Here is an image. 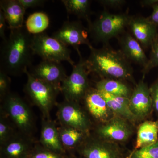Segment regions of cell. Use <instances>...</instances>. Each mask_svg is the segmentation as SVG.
<instances>
[{"label": "cell", "mask_w": 158, "mask_h": 158, "mask_svg": "<svg viewBox=\"0 0 158 158\" xmlns=\"http://www.w3.org/2000/svg\"><path fill=\"white\" fill-rule=\"evenodd\" d=\"M135 126L126 119L115 116L106 122L97 124L92 133L106 141L121 144L131 138Z\"/></svg>", "instance_id": "cell-10"}, {"label": "cell", "mask_w": 158, "mask_h": 158, "mask_svg": "<svg viewBox=\"0 0 158 158\" xmlns=\"http://www.w3.org/2000/svg\"><path fill=\"white\" fill-rule=\"evenodd\" d=\"M127 158H158V140L152 145L132 151Z\"/></svg>", "instance_id": "cell-28"}, {"label": "cell", "mask_w": 158, "mask_h": 158, "mask_svg": "<svg viewBox=\"0 0 158 158\" xmlns=\"http://www.w3.org/2000/svg\"><path fill=\"white\" fill-rule=\"evenodd\" d=\"M27 81L25 90L32 102L39 108L44 118L50 119V113L56 104L57 95L61 90L31 75L27 69Z\"/></svg>", "instance_id": "cell-5"}, {"label": "cell", "mask_w": 158, "mask_h": 158, "mask_svg": "<svg viewBox=\"0 0 158 158\" xmlns=\"http://www.w3.org/2000/svg\"><path fill=\"white\" fill-rule=\"evenodd\" d=\"M128 27L134 38L144 48L150 47L157 35V26L152 23L148 17H132Z\"/></svg>", "instance_id": "cell-16"}, {"label": "cell", "mask_w": 158, "mask_h": 158, "mask_svg": "<svg viewBox=\"0 0 158 158\" xmlns=\"http://www.w3.org/2000/svg\"><path fill=\"white\" fill-rule=\"evenodd\" d=\"M58 128L62 146L65 151L69 153L76 151L90 133L84 132L74 128L63 126Z\"/></svg>", "instance_id": "cell-22"}, {"label": "cell", "mask_w": 158, "mask_h": 158, "mask_svg": "<svg viewBox=\"0 0 158 158\" xmlns=\"http://www.w3.org/2000/svg\"><path fill=\"white\" fill-rule=\"evenodd\" d=\"M88 29L86 28L81 22L66 21L60 29L53 34L52 37L67 47H73L80 56H81L79 50L80 46L85 44L88 46L89 48L92 47L88 39Z\"/></svg>", "instance_id": "cell-11"}, {"label": "cell", "mask_w": 158, "mask_h": 158, "mask_svg": "<svg viewBox=\"0 0 158 158\" xmlns=\"http://www.w3.org/2000/svg\"><path fill=\"white\" fill-rule=\"evenodd\" d=\"M98 2L104 7L115 9L121 8L126 3L124 0H101Z\"/></svg>", "instance_id": "cell-32"}, {"label": "cell", "mask_w": 158, "mask_h": 158, "mask_svg": "<svg viewBox=\"0 0 158 158\" xmlns=\"http://www.w3.org/2000/svg\"><path fill=\"white\" fill-rule=\"evenodd\" d=\"M32 49L34 55L41 57L43 60L60 63L66 61L72 67L75 65L71 58V51L68 47L46 33L33 35Z\"/></svg>", "instance_id": "cell-6"}, {"label": "cell", "mask_w": 158, "mask_h": 158, "mask_svg": "<svg viewBox=\"0 0 158 158\" xmlns=\"http://www.w3.org/2000/svg\"><path fill=\"white\" fill-rule=\"evenodd\" d=\"M99 91L105 99L108 106L115 116L124 118L135 125L138 123V120L130 110L129 98Z\"/></svg>", "instance_id": "cell-21"}, {"label": "cell", "mask_w": 158, "mask_h": 158, "mask_svg": "<svg viewBox=\"0 0 158 158\" xmlns=\"http://www.w3.org/2000/svg\"><path fill=\"white\" fill-rule=\"evenodd\" d=\"M31 75L42 80L61 90L62 82L68 76L60 62L43 60L29 72Z\"/></svg>", "instance_id": "cell-15"}, {"label": "cell", "mask_w": 158, "mask_h": 158, "mask_svg": "<svg viewBox=\"0 0 158 158\" xmlns=\"http://www.w3.org/2000/svg\"><path fill=\"white\" fill-rule=\"evenodd\" d=\"M40 141L46 148L62 154H67L61 143L58 128L50 119H43Z\"/></svg>", "instance_id": "cell-18"}, {"label": "cell", "mask_w": 158, "mask_h": 158, "mask_svg": "<svg viewBox=\"0 0 158 158\" xmlns=\"http://www.w3.org/2000/svg\"><path fill=\"white\" fill-rule=\"evenodd\" d=\"M81 158H127L121 144L106 141L91 132L76 150Z\"/></svg>", "instance_id": "cell-8"}, {"label": "cell", "mask_w": 158, "mask_h": 158, "mask_svg": "<svg viewBox=\"0 0 158 158\" xmlns=\"http://www.w3.org/2000/svg\"><path fill=\"white\" fill-rule=\"evenodd\" d=\"M78 62L73 67L70 75L62 82L61 91L65 99L79 102L83 100L85 94L90 88L88 74L90 73L86 65V60L80 56Z\"/></svg>", "instance_id": "cell-7"}, {"label": "cell", "mask_w": 158, "mask_h": 158, "mask_svg": "<svg viewBox=\"0 0 158 158\" xmlns=\"http://www.w3.org/2000/svg\"><path fill=\"white\" fill-rule=\"evenodd\" d=\"M149 89L152 99L153 111L158 116V76L149 87Z\"/></svg>", "instance_id": "cell-31"}, {"label": "cell", "mask_w": 158, "mask_h": 158, "mask_svg": "<svg viewBox=\"0 0 158 158\" xmlns=\"http://www.w3.org/2000/svg\"><path fill=\"white\" fill-rule=\"evenodd\" d=\"M134 149L137 150L155 143L158 140V120H144L137 128Z\"/></svg>", "instance_id": "cell-20"}, {"label": "cell", "mask_w": 158, "mask_h": 158, "mask_svg": "<svg viewBox=\"0 0 158 158\" xmlns=\"http://www.w3.org/2000/svg\"><path fill=\"white\" fill-rule=\"evenodd\" d=\"M152 8V13L148 17V19L155 25L158 26V2L154 5Z\"/></svg>", "instance_id": "cell-35"}, {"label": "cell", "mask_w": 158, "mask_h": 158, "mask_svg": "<svg viewBox=\"0 0 158 158\" xmlns=\"http://www.w3.org/2000/svg\"><path fill=\"white\" fill-rule=\"evenodd\" d=\"M49 23L48 15L45 12L38 11L29 15L26 20L25 27L29 34L35 35L44 33Z\"/></svg>", "instance_id": "cell-24"}, {"label": "cell", "mask_w": 158, "mask_h": 158, "mask_svg": "<svg viewBox=\"0 0 158 158\" xmlns=\"http://www.w3.org/2000/svg\"><path fill=\"white\" fill-rule=\"evenodd\" d=\"M95 88L99 91L127 98L133 90L125 81L115 79H102L96 82Z\"/></svg>", "instance_id": "cell-23"}, {"label": "cell", "mask_w": 158, "mask_h": 158, "mask_svg": "<svg viewBox=\"0 0 158 158\" xmlns=\"http://www.w3.org/2000/svg\"><path fill=\"white\" fill-rule=\"evenodd\" d=\"M16 133L8 117L2 113L0 118V145L9 141Z\"/></svg>", "instance_id": "cell-26"}, {"label": "cell", "mask_w": 158, "mask_h": 158, "mask_svg": "<svg viewBox=\"0 0 158 158\" xmlns=\"http://www.w3.org/2000/svg\"><path fill=\"white\" fill-rule=\"evenodd\" d=\"M66 154L56 152L41 145H35L29 158H65Z\"/></svg>", "instance_id": "cell-29"}, {"label": "cell", "mask_w": 158, "mask_h": 158, "mask_svg": "<svg viewBox=\"0 0 158 158\" xmlns=\"http://www.w3.org/2000/svg\"><path fill=\"white\" fill-rule=\"evenodd\" d=\"M6 20L4 16L3 12L0 9V37L2 39L3 41L6 40L7 38L6 37L5 31L6 27Z\"/></svg>", "instance_id": "cell-34"}, {"label": "cell", "mask_w": 158, "mask_h": 158, "mask_svg": "<svg viewBox=\"0 0 158 158\" xmlns=\"http://www.w3.org/2000/svg\"><path fill=\"white\" fill-rule=\"evenodd\" d=\"M32 37L24 26L11 30L9 37L3 41L1 47L0 70L13 76L25 73L33 61Z\"/></svg>", "instance_id": "cell-1"}, {"label": "cell", "mask_w": 158, "mask_h": 158, "mask_svg": "<svg viewBox=\"0 0 158 158\" xmlns=\"http://www.w3.org/2000/svg\"><path fill=\"white\" fill-rule=\"evenodd\" d=\"M61 2L69 14H73L80 18L84 19L88 23L91 21L90 18L91 1L62 0Z\"/></svg>", "instance_id": "cell-25"}, {"label": "cell", "mask_w": 158, "mask_h": 158, "mask_svg": "<svg viewBox=\"0 0 158 158\" xmlns=\"http://www.w3.org/2000/svg\"><path fill=\"white\" fill-rule=\"evenodd\" d=\"M34 145L32 137L19 131L0 145V158H29Z\"/></svg>", "instance_id": "cell-14"}, {"label": "cell", "mask_w": 158, "mask_h": 158, "mask_svg": "<svg viewBox=\"0 0 158 158\" xmlns=\"http://www.w3.org/2000/svg\"><path fill=\"white\" fill-rule=\"evenodd\" d=\"M120 51L127 60L141 65L143 68L148 62L143 47L131 34L125 32L117 37Z\"/></svg>", "instance_id": "cell-17"}, {"label": "cell", "mask_w": 158, "mask_h": 158, "mask_svg": "<svg viewBox=\"0 0 158 158\" xmlns=\"http://www.w3.org/2000/svg\"><path fill=\"white\" fill-rule=\"evenodd\" d=\"M83 100L87 113L97 124L106 122L115 116L101 94L95 88L90 87Z\"/></svg>", "instance_id": "cell-13"}, {"label": "cell", "mask_w": 158, "mask_h": 158, "mask_svg": "<svg viewBox=\"0 0 158 158\" xmlns=\"http://www.w3.org/2000/svg\"><path fill=\"white\" fill-rule=\"evenodd\" d=\"M20 4L27 9L42 6L46 2L44 0H18Z\"/></svg>", "instance_id": "cell-33"}, {"label": "cell", "mask_w": 158, "mask_h": 158, "mask_svg": "<svg viewBox=\"0 0 158 158\" xmlns=\"http://www.w3.org/2000/svg\"><path fill=\"white\" fill-rule=\"evenodd\" d=\"M11 78L6 73L0 70V97L3 101L10 93Z\"/></svg>", "instance_id": "cell-30"}, {"label": "cell", "mask_w": 158, "mask_h": 158, "mask_svg": "<svg viewBox=\"0 0 158 158\" xmlns=\"http://www.w3.org/2000/svg\"><path fill=\"white\" fill-rule=\"evenodd\" d=\"M0 7L10 30L23 27L26 9L18 0H2Z\"/></svg>", "instance_id": "cell-19"}, {"label": "cell", "mask_w": 158, "mask_h": 158, "mask_svg": "<svg viewBox=\"0 0 158 158\" xmlns=\"http://www.w3.org/2000/svg\"><path fill=\"white\" fill-rule=\"evenodd\" d=\"M90 49V56L86 60L90 73L96 74L102 79H118L137 84L133 67L120 50L113 49L107 44L100 48L92 46Z\"/></svg>", "instance_id": "cell-2"}, {"label": "cell", "mask_w": 158, "mask_h": 158, "mask_svg": "<svg viewBox=\"0 0 158 158\" xmlns=\"http://www.w3.org/2000/svg\"><path fill=\"white\" fill-rule=\"evenodd\" d=\"M2 113L17 128L19 132L32 137L34 129L33 114L21 98L10 93L2 101Z\"/></svg>", "instance_id": "cell-4"}, {"label": "cell", "mask_w": 158, "mask_h": 158, "mask_svg": "<svg viewBox=\"0 0 158 158\" xmlns=\"http://www.w3.org/2000/svg\"><path fill=\"white\" fill-rule=\"evenodd\" d=\"M129 108L138 122L146 119L154 111L149 87L144 79L133 88L129 98Z\"/></svg>", "instance_id": "cell-12"}, {"label": "cell", "mask_w": 158, "mask_h": 158, "mask_svg": "<svg viewBox=\"0 0 158 158\" xmlns=\"http://www.w3.org/2000/svg\"><path fill=\"white\" fill-rule=\"evenodd\" d=\"M151 47V52L148 62L145 67L142 69L143 78L153 69L158 67V34L153 41Z\"/></svg>", "instance_id": "cell-27"}, {"label": "cell", "mask_w": 158, "mask_h": 158, "mask_svg": "<svg viewBox=\"0 0 158 158\" xmlns=\"http://www.w3.org/2000/svg\"><path fill=\"white\" fill-rule=\"evenodd\" d=\"M158 2V0H143L140 1V3L142 7H152Z\"/></svg>", "instance_id": "cell-36"}, {"label": "cell", "mask_w": 158, "mask_h": 158, "mask_svg": "<svg viewBox=\"0 0 158 158\" xmlns=\"http://www.w3.org/2000/svg\"><path fill=\"white\" fill-rule=\"evenodd\" d=\"M131 17L127 13L103 11L93 22L88 23L89 34L94 41L107 44L110 39L117 38L125 32Z\"/></svg>", "instance_id": "cell-3"}, {"label": "cell", "mask_w": 158, "mask_h": 158, "mask_svg": "<svg viewBox=\"0 0 158 158\" xmlns=\"http://www.w3.org/2000/svg\"><path fill=\"white\" fill-rule=\"evenodd\" d=\"M58 107L57 115L61 126L74 128L85 133L91 132L94 128L90 116L78 102L65 99Z\"/></svg>", "instance_id": "cell-9"}, {"label": "cell", "mask_w": 158, "mask_h": 158, "mask_svg": "<svg viewBox=\"0 0 158 158\" xmlns=\"http://www.w3.org/2000/svg\"><path fill=\"white\" fill-rule=\"evenodd\" d=\"M65 158H81L80 157H77L76 156L74 155L73 154V153H69V154H66V157Z\"/></svg>", "instance_id": "cell-37"}]
</instances>
